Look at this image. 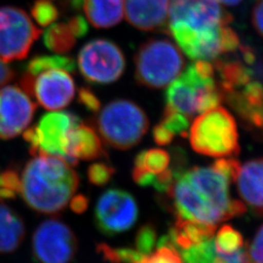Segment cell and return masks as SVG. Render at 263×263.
I'll list each match as a JSON object with an SVG mask.
<instances>
[{
  "instance_id": "1",
  "label": "cell",
  "mask_w": 263,
  "mask_h": 263,
  "mask_svg": "<svg viewBox=\"0 0 263 263\" xmlns=\"http://www.w3.org/2000/svg\"><path fill=\"white\" fill-rule=\"evenodd\" d=\"M236 159H219L211 167H193L179 172L166 197L168 208L177 218L216 226L241 216L244 203L233 200L229 185L240 167Z\"/></svg>"
},
{
  "instance_id": "2",
  "label": "cell",
  "mask_w": 263,
  "mask_h": 263,
  "mask_svg": "<svg viewBox=\"0 0 263 263\" xmlns=\"http://www.w3.org/2000/svg\"><path fill=\"white\" fill-rule=\"evenodd\" d=\"M166 31L190 59L210 62L240 47L232 17L215 0H171Z\"/></svg>"
},
{
  "instance_id": "3",
  "label": "cell",
  "mask_w": 263,
  "mask_h": 263,
  "mask_svg": "<svg viewBox=\"0 0 263 263\" xmlns=\"http://www.w3.org/2000/svg\"><path fill=\"white\" fill-rule=\"evenodd\" d=\"M79 185L71 165L55 156L38 155L29 160L21 174V191L28 207L40 214L63 211Z\"/></svg>"
},
{
  "instance_id": "4",
  "label": "cell",
  "mask_w": 263,
  "mask_h": 263,
  "mask_svg": "<svg viewBox=\"0 0 263 263\" xmlns=\"http://www.w3.org/2000/svg\"><path fill=\"white\" fill-rule=\"evenodd\" d=\"M215 66L206 61H197L168 85L165 93L167 108L192 118L218 106L222 94L216 79Z\"/></svg>"
},
{
  "instance_id": "5",
  "label": "cell",
  "mask_w": 263,
  "mask_h": 263,
  "mask_svg": "<svg viewBox=\"0 0 263 263\" xmlns=\"http://www.w3.org/2000/svg\"><path fill=\"white\" fill-rule=\"evenodd\" d=\"M217 83L222 99L249 126L263 132V83L243 61L216 62Z\"/></svg>"
},
{
  "instance_id": "6",
  "label": "cell",
  "mask_w": 263,
  "mask_h": 263,
  "mask_svg": "<svg viewBox=\"0 0 263 263\" xmlns=\"http://www.w3.org/2000/svg\"><path fill=\"white\" fill-rule=\"evenodd\" d=\"M193 151L199 154L224 158L239 154V134L232 114L216 106L201 113L189 130Z\"/></svg>"
},
{
  "instance_id": "7",
  "label": "cell",
  "mask_w": 263,
  "mask_h": 263,
  "mask_svg": "<svg viewBox=\"0 0 263 263\" xmlns=\"http://www.w3.org/2000/svg\"><path fill=\"white\" fill-rule=\"evenodd\" d=\"M102 139L109 146L127 151L139 144L149 127L143 109L129 100H114L96 118Z\"/></svg>"
},
{
  "instance_id": "8",
  "label": "cell",
  "mask_w": 263,
  "mask_h": 263,
  "mask_svg": "<svg viewBox=\"0 0 263 263\" xmlns=\"http://www.w3.org/2000/svg\"><path fill=\"white\" fill-rule=\"evenodd\" d=\"M184 66L179 48L164 38H152L141 44L135 56V77L148 89H162L173 82Z\"/></svg>"
},
{
  "instance_id": "9",
  "label": "cell",
  "mask_w": 263,
  "mask_h": 263,
  "mask_svg": "<svg viewBox=\"0 0 263 263\" xmlns=\"http://www.w3.org/2000/svg\"><path fill=\"white\" fill-rule=\"evenodd\" d=\"M79 123L81 121L78 116L67 111L43 115L36 125L24 133L30 154L55 156L71 165L68 153L70 135Z\"/></svg>"
},
{
  "instance_id": "10",
  "label": "cell",
  "mask_w": 263,
  "mask_h": 263,
  "mask_svg": "<svg viewBox=\"0 0 263 263\" xmlns=\"http://www.w3.org/2000/svg\"><path fill=\"white\" fill-rule=\"evenodd\" d=\"M78 66L87 81L110 84L122 76L126 61L122 50L112 41L95 39L79 52Z\"/></svg>"
},
{
  "instance_id": "11",
  "label": "cell",
  "mask_w": 263,
  "mask_h": 263,
  "mask_svg": "<svg viewBox=\"0 0 263 263\" xmlns=\"http://www.w3.org/2000/svg\"><path fill=\"white\" fill-rule=\"evenodd\" d=\"M41 34L28 14L13 6L0 7V60L7 63L28 56Z\"/></svg>"
},
{
  "instance_id": "12",
  "label": "cell",
  "mask_w": 263,
  "mask_h": 263,
  "mask_svg": "<svg viewBox=\"0 0 263 263\" xmlns=\"http://www.w3.org/2000/svg\"><path fill=\"white\" fill-rule=\"evenodd\" d=\"M20 86L47 110L65 108L76 95L73 78L68 71L62 68H49L32 78L22 76Z\"/></svg>"
},
{
  "instance_id": "13",
  "label": "cell",
  "mask_w": 263,
  "mask_h": 263,
  "mask_svg": "<svg viewBox=\"0 0 263 263\" xmlns=\"http://www.w3.org/2000/svg\"><path fill=\"white\" fill-rule=\"evenodd\" d=\"M139 217V208L134 196L122 189H108L99 198L95 209L98 229L114 236L131 229Z\"/></svg>"
},
{
  "instance_id": "14",
  "label": "cell",
  "mask_w": 263,
  "mask_h": 263,
  "mask_svg": "<svg viewBox=\"0 0 263 263\" xmlns=\"http://www.w3.org/2000/svg\"><path fill=\"white\" fill-rule=\"evenodd\" d=\"M32 252L39 262H70L77 252L76 234L63 221L47 219L33 234Z\"/></svg>"
},
{
  "instance_id": "15",
  "label": "cell",
  "mask_w": 263,
  "mask_h": 263,
  "mask_svg": "<svg viewBox=\"0 0 263 263\" xmlns=\"http://www.w3.org/2000/svg\"><path fill=\"white\" fill-rule=\"evenodd\" d=\"M36 104L23 89L6 86L0 89V140H11L31 122Z\"/></svg>"
},
{
  "instance_id": "16",
  "label": "cell",
  "mask_w": 263,
  "mask_h": 263,
  "mask_svg": "<svg viewBox=\"0 0 263 263\" xmlns=\"http://www.w3.org/2000/svg\"><path fill=\"white\" fill-rule=\"evenodd\" d=\"M170 0H126V18L133 27L144 31L166 29Z\"/></svg>"
},
{
  "instance_id": "17",
  "label": "cell",
  "mask_w": 263,
  "mask_h": 263,
  "mask_svg": "<svg viewBox=\"0 0 263 263\" xmlns=\"http://www.w3.org/2000/svg\"><path fill=\"white\" fill-rule=\"evenodd\" d=\"M234 181L245 204L254 214L263 216V158L240 165Z\"/></svg>"
},
{
  "instance_id": "18",
  "label": "cell",
  "mask_w": 263,
  "mask_h": 263,
  "mask_svg": "<svg viewBox=\"0 0 263 263\" xmlns=\"http://www.w3.org/2000/svg\"><path fill=\"white\" fill-rule=\"evenodd\" d=\"M216 227L177 218L169 234L161 237L158 244L170 245L181 252L213 238Z\"/></svg>"
},
{
  "instance_id": "19",
  "label": "cell",
  "mask_w": 263,
  "mask_h": 263,
  "mask_svg": "<svg viewBox=\"0 0 263 263\" xmlns=\"http://www.w3.org/2000/svg\"><path fill=\"white\" fill-rule=\"evenodd\" d=\"M69 157L71 165L76 166L79 160L92 161L106 157L102 140L94 129L79 123L70 135Z\"/></svg>"
},
{
  "instance_id": "20",
  "label": "cell",
  "mask_w": 263,
  "mask_h": 263,
  "mask_svg": "<svg viewBox=\"0 0 263 263\" xmlns=\"http://www.w3.org/2000/svg\"><path fill=\"white\" fill-rule=\"evenodd\" d=\"M169 152L158 148L142 151L136 156L132 177L140 186H153L155 178L170 168Z\"/></svg>"
},
{
  "instance_id": "21",
  "label": "cell",
  "mask_w": 263,
  "mask_h": 263,
  "mask_svg": "<svg viewBox=\"0 0 263 263\" xmlns=\"http://www.w3.org/2000/svg\"><path fill=\"white\" fill-rule=\"evenodd\" d=\"M26 227L21 216L0 203V254L15 252L24 241Z\"/></svg>"
},
{
  "instance_id": "22",
  "label": "cell",
  "mask_w": 263,
  "mask_h": 263,
  "mask_svg": "<svg viewBox=\"0 0 263 263\" xmlns=\"http://www.w3.org/2000/svg\"><path fill=\"white\" fill-rule=\"evenodd\" d=\"M83 7L95 28H111L122 20L124 0H83Z\"/></svg>"
},
{
  "instance_id": "23",
  "label": "cell",
  "mask_w": 263,
  "mask_h": 263,
  "mask_svg": "<svg viewBox=\"0 0 263 263\" xmlns=\"http://www.w3.org/2000/svg\"><path fill=\"white\" fill-rule=\"evenodd\" d=\"M76 39L67 22L52 25L46 29L43 35L45 46L58 54H65L73 49Z\"/></svg>"
},
{
  "instance_id": "24",
  "label": "cell",
  "mask_w": 263,
  "mask_h": 263,
  "mask_svg": "<svg viewBox=\"0 0 263 263\" xmlns=\"http://www.w3.org/2000/svg\"><path fill=\"white\" fill-rule=\"evenodd\" d=\"M49 68H62L66 71L76 72V61L69 56H36L32 58L26 66L23 77L32 78Z\"/></svg>"
},
{
  "instance_id": "25",
  "label": "cell",
  "mask_w": 263,
  "mask_h": 263,
  "mask_svg": "<svg viewBox=\"0 0 263 263\" xmlns=\"http://www.w3.org/2000/svg\"><path fill=\"white\" fill-rule=\"evenodd\" d=\"M215 247L217 252L232 254L245 247L243 236L231 226H223L217 232Z\"/></svg>"
},
{
  "instance_id": "26",
  "label": "cell",
  "mask_w": 263,
  "mask_h": 263,
  "mask_svg": "<svg viewBox=\"0 0 263 263\" xmlns=\"http://www.w3.org/2000/svg\"><path fill=\"white\" fill-rule=\"evenodd\" d=\"M97 251L102 254L104 260L110 263H141L144 254L139 253L136 249L111 248L108 245L99 244Z\"/></svg>"
},
{
  "instance_id": "27",
  "label": "cell",
  "mask_w": 263,
  "mask_h": 263,
  "mask_svg": "<svg viewBox=\"0 0 263 263\" xmlns=\"http://www.w3.org/2000/svg\"><path fill=\"white\" fill-rule=\"evenodd\" d=\"M21 191V174L13 166L0 168V201L12 200Z\"/></svg>"
},
{
  "instance_id": "28",
  "label": "cell",
  "mask_w": 263,
  "mask_h": 263,
  "mask_svg": "<svg viewBox=\"0 0 263 263\" xmlns=\"http://www.w3.org/2000/svg\"><path fill=\"white\" fill-rule=\"evenodd\" d=\"M160 124L164 126L172 135H174V137H185L188 135L190 119L181 113L165 107V111Z\"/></svg>"
},
{
  "instance_id": "29",
  "label": "cell",
  "mask_w": 263,
  "mask_h": 263,
  "mask_svg": "<svg viewBox=\"0 0 263 263\" xmlns=\"http://www.w3.org/2000/svg\"><path fill=\"white\" fill-rule=\"evenodd\" d=\"M31 15L39 26L47 27L59 17V10L47 0H38L31 7Z\"/></svg>"
},
{
  "instance_id": "30",
  "label": "cell",
  "mask_w": 263,
  "mask_h": 263,
  "mask_svg": "<svg viewBox=\"0 0 263 263\" xmlns=\"http://www.w3.org/2000/svg\"><path fill=\"white\" fill-rule=\"evenodd\" d=\"M157 237L158 236L154 226L151 224L142 226L136 236V250L144 255L151 254L158 243Z\"/></svg>"
},
{
  "instance_id": "31",
  "label": "cell",
  "mask_w": 263,
  "mask_h": 263,
  "mask_svg": "<svg viewBox=\"0 0 263 263\" xmlns=\"http://www.w3.org/2000/svg\"><path fill=\"white\" fill-rule=\"evenodd\" d=\"M156 251L145 255L141 263H183L177 249L167 244L157 245Z\"/></svg>"
},
{
  "instance_id": "32",
  "label": "cell",
  "mask_w": 263,
  "mask_h": 263,
  "mask_svg": "<svg viewBox=\"0 0 263 263\" xmlns=\"http://www.w3.org/2000/svg\"><path fill=\"white\" fill-rule=\"evenodd\" d=\"M115 174V169L112 166L107 165L104 162H98L92 164L88 168V179L89 181L98 186H103L108 183Z\"/></svg>"
},
{
  "instance_id": "33",
  "label": "cell",
  "mask_w": 263,
  "mask_h": 263,
  "mask_svg": "<svg viewBox=\"0 0 263 263\" xmlns=\"http://www.w3.org/2000/svg\"><path fill=\"white\" fill-rule=\"evenodd\" d=\"M78 102L79 104H82L87 110L91 112L98 113L100 111L101 101L94 92L87 87H82L79 89Z\"/></svg>"
},
{
  "instance_id": "34",
  "label": "cell",
  "mask_w": 263,
  "mask_h": 263,
  "mask_svg": "<svg viewBox=\"0 0 263 263\" xmlns=\"http://www.w3.org/2000/svg\"><path fill=\"white\" fill-rule=\"evenodd\" d=\"M251 263H263V226L254 236L248 251Z\"/></svg>"
},
{
  "instance_id": "35",
  "label": "cell",
  "mask_w": 263,
  "mask_h": 263,
  "mask_svg": "<svg viewBox=\"0 0 263 263\" xmlns=\"http://www.w3.org/2000/svg\"><path fill=\"white\" fill-rule=\"evenodd\" d=\"M67 24L69 25L76 38L84 37L89 30L87 21L80 15H77L67 20Z\"/></svg>"
},
{
  "instance_id": "36",
  "label": "cell",
  "mask_w": 263,
  "mask_h": 263,
  "mask_svg": "<svg viewBox=\"0 0 263 263\" xmlns=\"http://www.w3.org/2000/svg\"><path fill=\"white\" fill-rule=\"evenodd\" d=\"M252 23L257 33L263 37V0H256L252 12Z\"/></svg>"
},
{
  "instance_id": "37",
  "label": "cell",
  "mask_w": 263,
  "mask_h": 263,
  "mask_svg": "<svg viewBox=\"0 0 263 263\" xmlns=\"http://www.w3.org/2000/svg\"><path fill=\"white\" fill-rule=\"evenodd\" d=\"M152 135H153V139L154 141L158 144V145H167L170 144L173 140H174V135H172L164 126H162L161 124H157L153 132H152Z\"/></svg>"
},
{
  "instance_id": "38",
  "label": "cell",
  "mask_w": 263,
  "mask_h": 263,
  "mask_svg": "<svg viewBox=\"0 0 263 263\" xmlns=\"http://www.w3.org/2000/svg\"><path fill=\"white\" fill-rule=\"evenodd\" d=\"M89 205V200L83 194L76 195L70 199V209L76 214H82L87 210Z\"/></svg>"
},
{
  "instance_id": "39",
  "label": "cell",
  "mask_w": 263,
  "mask_h": 263,
  "mask_svg": "<svg viewBox=\"0 0 263 263\" xmlns=\"http://www.w3.org/2000/svg\"><path fill=\"white\" fill-rule=\"evenodd\" d=\"M16 76L15 70L5 62L0 60V87L9 83Z\"/></svg>"
},
{
  "instance_id": "40",
  "label": "cell",
  "mask_w": 263,
  "mask_h": 263,
  "mask_svg": "<svg viewBox=\"0 0 263 263\" xmlns=\"http://www.w3.org/2000/svg\"><path fill=\"white\" fill-rule=\"evenodd\" d=\"M64 4L66 5V7L77 11L82 7L83 0H65Z\"/></svg>"
},
{
  "instance_id": "41",
  "label": "cell",
  "mask_w": 263,
  "mask_h": 263,
  "mask_svg": "<svg viewBox=\"0 0 263 263\" xmlns=\"http://www.w3.org/2000/svg\"><path fill=\"white\" fill-rule=\"evenodd\" d=\"M216 2H220L222 4H226V5H230V6H233V5H237L239 4L242 0H215Z\"/></svg>"
}]
</instances>
